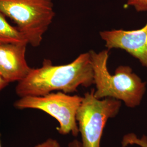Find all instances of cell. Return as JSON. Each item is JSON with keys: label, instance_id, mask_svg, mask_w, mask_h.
Returning <instances> with one entry per match:
<instances>
[{"label": "cell", "instance_id": "cell-1", "mask_svg": "<svg viewBox=\"0 0 147 147\" xmlns=\"http://www.w3.org/2000/svg\"><path fill=\"white\" fill-rule=\"evenodd\" d=\"M94 84V74L89 52L80 55L67 64L55 65L44 59L42 65L32 68L25 79L18 82L16 94L20 98L43 96L57 90L70 94L79 87H89Z\"/></svg>", "mask_w": 147, "mask_h": 147}, {"label": "cell", "instance_id": "cell-2", "mask_svg": "<svg viewBox=\"0 0 147 147\" xmlns=\"http://www.w3.org/2000/svg\"><path fill=\"white\" fill-rule=\"evenodd\" d=\"M109 53L108 49L99 53L89 51L96 87L95 96L99 99L114 98L123 101L127 107L135 108L141 103L147 83L127 65L118 67L114 75L111 74L107 66Z\"/></svg>", "mask_w": 147, "mask_h": 147}, {"label": "cell", "instance_id": "cell-3", "mask_svg": "<svg viewBox=\"0 0 147 147\" xmlns=\"http://www.w3.org/2000/svg\"><path fill=\"white\" fill-rule=\"evenodd\" d=\"M0 13L16 23L33 47L40 46L55 16L53 0H0Z\"/></svg>", "mask_w": 147, "mask_h": 147}, {"label": "cell", "instance_id": "cell-4", "mask_svg": "<svg viewBox=\"0 0 147 147\" xmlns=\"http://www.w3.org/2000/svg\"><path fill=\"white\" fill-rule=\"evenodd\" d=\"M94 91L84 94L76 114L83 147H101L106 123L119 113L121 106V101L114 98H96Z\"/></svg>", "mask_w": 147, "mask_h": 147}, {"label": "cell", "instance_id": "cell-5", "mask_svg": "<svg viewBox=\"0 0 147 147\" xmlns=\"http://www.w3.org/2000/svg\"><path fill=\"white\" fill-rule=\"evenodd\" d=\"M82 100V96L58 91L43 96L21 97L14 102V106L20 110L42 111L58 121L59 127L57 129L61 135L71 134L76 137L79 130L76 117Z\"/></svg>", "mask_w": 147, "mask_h": 147}, {"label": "cell", "instance_id": "cell-6", "mask_svg": "<svg viewBox=\"0 0 147 147\" xmlns=\"http://www.w3.org/2000/svg\"><path fill=\"white\" fill-rule=\"evenodd\" d=\"M99 34L107 49L124 50L137 59L147 69V22L140 29L131 31L121 29L105 30L100 32Z\"/></svg>", "mask_w": 147, "mask_h": 147}, {"label": "cell", "instance_id": "cell-7", "mask_svg": "<svg viewBox=\"0 0 147 147\" xmlns=\"http://www.w3.org/2000/svg\"><path fill=\"white\" fill-rule=\"evenodd\" d=\"M27 44H0V75L9 84L25 79L31 70L26 59Z\"/></svg>", "mask_w": 147, "mask_h": 147}, {"label": "cell", "instance_id": "cell-8", "mask_svg": "<svg viewBox=\"0 0 147 147\" xmlns=\"http://www.w3.org/2000/svg\"><path fill=\"white\" fill-rule=\"evenodd\" d=\"M6 17L0 13V44L9 43L28 44L25 37L16 27L13 26L6 20Z\"/></svg>", "mask_w": 147, "mask_h": 147}, {"label": "cell", "instance_id": "cell-9", "mask_svg": "<svg viewBox=\"0 0 147 147\" xmlns=\"http://www.w3.org/2000/svg\"><path fill=\"white\" fill-rule=\"evenodd\" d=\"M121 145L122 147L133 145H137L140 147H147V136L143 135L141 138H139L135 134H127L123 137Z\"/></svg>", "mask_w": 147, "mask_h": 147}, {"label": "cell", "instance_id": "cell-10", "mask_svg": "<svg viewBox=\"0 0 147 147\" xmlns=\"http://www.w3.org/2000/svg\"><path fill=\"white\" fill-rule=\"evenodd\" d=\"M126 5L134 7L138 12L147 11V0H127Z\"/></svg>", "mask_w": 147, "mask_h": 147}, {"label": "cell", "instance_id": "cell-11", "mask_svg": "<svg viewBox=\"0 0 147 147\" xmlns=\"http://www.w3.org/2000/svg\"><path fill=\"white\" fill-rule=\"evenodd\" d=\"M34 147H61L59 142L55 139L48 138L45 141L39 143Z\"/></svg>", "mask_w": 147, "mask_h": 147}, {"label": "cell", "instance_id": "cell-12", "mask_svg": "<svg viewBox=\"0 0 147 147\" xmlns=\"http://www.w3.org/2000/svg\"><path fill=\"white\" fill-rule=\"evenodd\" d=\"M68 147H83L82 142H80L77 140H74L68 144Z\"/></svg>", "mask_w": 147, "mask_h": 147}, {"label": "cell", "instance_id": "cell-13", "mask_svg": "<svg viewBox=\"0 0 147 147\" xmlns=\"http://www.w3.org/2000/svg\"><path fill=\"white\" fill-rule=\"evenodd\" d=\"M8 84L9 83L0 75V92L3 88H5Z\"/></svg>", "mask_w": 147, "mask_h": 147}, {"label": "cell", "instance_id": "cell-14", "mask_svg": "<svg viewBox=\"0 0 147 147\" xmlns=\"http://www.w3.org/2000/svg\"><path fill=\"white\" fill-rule=\"evenodd\" d=\"M0 147H2V146H1V138H0Z\"/></svg>", "mask_w": 147, "mask_h": 147}]
</instances>
